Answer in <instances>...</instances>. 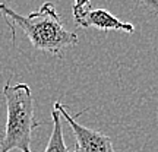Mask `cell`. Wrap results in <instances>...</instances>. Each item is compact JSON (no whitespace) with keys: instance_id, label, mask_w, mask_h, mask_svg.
Instances as JSON below:
<instances>
[{"instance_id":"3","label":"cell","mask_w":158,"mask_h":152,"mask_svg":"<svg viewBox=\"0 0 158 152\" xmlns=\"http://www.w3.org/2000/svg\"><path fill=\"white\" fill-rule=\"evenodd\" d=\"M54 108L59 111L60 117H63L68 121L73 132L75 139H76V148L73 152H116L111 139L107 135L79 124L73 116H70L64 105L60 102H54Z\"/></svg>"},{"instance_id":"6","label":"cell","mask_w":158,"mask_h":152,"mask_svg":"<svg viewBox=\"0 0 158 152\" xmlns=\"http://www.w3.org/2000/svg\"><path fill=\"white\" fill-rule=\"evenodd\" d=\"M91 7V0H75L73 6H72V13H73V18L81 15L82 12H85L86 9Z\"/></svg>"},{"instance_id":"5","label":"cell","mask_w":158,"mask_h":152,"mask_svg":"<svg viewBox=\"0 0 158 152\" xmlns=\"http://www.w3.org/2000/svg\"><path fill=\"white\" fill-rule=\"evenodd\" d=\"M51 117H53V132H51L44 152H70L69 148L66 146V143H64V139H63L62 117L54 107L51 111Z\"/></svg>"},{"instance_id":"1","label":"cell","mask_w":158,"mask_h":152,"mask_svg":"<svg viewBox=\"0 0 158 152\" xmlns=\"http://www.w3.org/2000/svg\"><path fill=\"white\" fill-rule=\"evenodd\" d=\"M0 16L10 28L12 38L15 41V31L22 29L34 48L62 57L63 51L78 44V35L64 28L62 19L56 10V6L45 2L38 10L22 16L12 10L5 3H0Z\"/></svg>"},{"instance_id":"2","label":"cell","mask_w":158,"mask_h":152,"mask_svg":"<svg viewBox=\"0 0 158 152\" xmlns=\"http://www.w3.org/2000/svg\"><path fill=\"white\" fill-rule=\"evenodd\" d=\"M3 95L7 107L5 132L0 138V152H32V132L40 126L34 116V97L27 84L10 85L3 88Z\"/></svg>"},{"instance_id":"7","label":"cell","mask_w":158,"mask_h":152,"mask_svg":"<svg viewBox=\"0 0 158 152\" xmlns=\"http://www.w3.org/2000/svg\"><path fill=\"white\" fill-rule=\"evenodd\" d=\"M139 2L147 7L148 10H151L152 13L158 15V0H139Z\"/></svg>"},{"instance_id":"4","label":"cell","mask_w":158,"mask_h":152,"mask_svg":"<svg viewBox=\"0 0 158 152\" xmlns=\"http://www.w3.org/2000/svg\"><path fill=\"white\" fill-rule=\"evenodd\" d=\"M75 21L81 28H97L100 31H123L126 34H133L135 27L130 22H123L106 9H86L81 15L75 16Z\"/></svg>"}]
</instances>
